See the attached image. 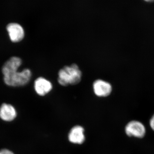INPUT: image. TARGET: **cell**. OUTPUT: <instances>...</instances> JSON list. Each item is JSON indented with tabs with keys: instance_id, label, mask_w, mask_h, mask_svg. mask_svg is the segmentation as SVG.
Segmentation results:
<instances>
[{
	"instance_id": "obj_7",
	"label": "cell",
	"mask_w": 154,
	"mask_h": 154,
	"mask_svg": "<svg viewBox=\"0 0 154 154\" xmlns=\"http://www.w3.org/2000/svg\"><path fill=\"white\" fill-rule=\"evenodd\" d=\"M15 107L11 104L4 103L0 107V118L4 121L11 122L17 117Z\"/></svg>"
},
{
	"instance_id": "obj_3",
	"label": "cell",
	"mask_w": 154,
	"mask_h": 154,
	"mask_svg": "<svg viewBox=\"0 0 154 154\" xmlns=\"http://www.w3.org/2000/svg\"><path fill=\"white\" fill-rule=\"evenodd\" d=\"M9 38L12 42L18 43L25 38V31L22 25L19 23H9L6 27Z\"/></svg>"
},
{
	"instance_id": "obj_6",
	"label": "cell",
	"mask_w": 154,
	"mask_h": 154,
	"mask_svg": "<svg viewBox=\"0 0 154 154\" xmlns=\"http://www.w3.org/2000/svg\"><path fill=\"white\" fill-rule=\"evenodd\" d=\"M52 89V83L44 77H38L34 82V89L38 96H45L49 94Z\"/></svg>"
},
{
	"instance_id": "obj_2",
	"label": "cell",
	"mask_w": 154,
	"mask_h": 154,
	"mask_svg": "<svg viewBox=\"0 0 154 154\" xmlns=\"http://www.w3.org/2000/svg\"><path fill=\"white\" fill-rule=\"evenodd\" d=\"M82 77V71L76 64L66 66L61 69L58 73L57 81L61 86L74 85L81 82Z\"/></svg>"
},
{
	"instance_id": "obj_4",
	"label": "cell",
	"mask_w": 154,
	"mask_h": 154,
	"mask_svg": "<svg viewBox=\"0 0 154 154\" xmlns=\"http://www.w3.org/2000/svg\"><path fill=\"white\" fill-rule=\"evenodd\" d=\"M125 132L127 135L131 137H143L145 135V127L142 122L137 120L129 122L125 127Z\"/></svg>"
},
{
	"instance_id": "obj_11",
	"label": "cell",
	"mask_w": 154,
	"mask_h": 154,
	"mask_svg": "<svg viewBox=\"0 0 154 154\" xmlns=\"http://www.w3.org/2000/svg\"><path fill=\"white\" fill-rule=\"evenodd\" d=\"M144 1H145L146 2H153L154 0H144Z\"/></svg>"
},
{
	"instance_id": "obj_5",
	"label": "cell",
	"mask_w": 154,
	"mask_h": 154,
	"mask_svg": "<svg viewBox=\"0 0 154 154\" xmlns=\"http://www.w3.org/2000/svg\"><path fill=\"white\" fill-rule=\"evenodd\" d=\"M93 88L94 94L99 97H107L111 94L112 91L111 84L102 79H97L94 81Z\"/></svg>"
},
{
	"instance_id": "obj_9",
	"label": "cell",
	"mask_w": 154,
	"mask_h": 154,
	"mask_svg": "<svg viewBox=\"0 0 154 154\" xmlns=\"http://www.w3.org/2000/svg\"><path fill=\"white\" fill-rule=\"evenodd\" d=\"M0 154H14L11 151L7 149H3L0 150Z\"/></svg>"
},
{
	"instance_id": "obj_10",
	"label": "cell",
	"mask_w": 154,
	"mask_h": 154,
	"mask_svg": "<svg viewBox=\"0 0 154 154\" xmlns=\"http://www.w3.org/2000/svg\"><path fill=\"white\" fill-rule=\"evenodd\" d=\"M149 125L152 130L154 131V114L150 120Z\"/></svg>"
},
{
	"instance_id": "obj_8",
	"label": "cell",
	"mask_w": 154,
	"mask_h": 154,
	"mask_svg": "<svg viewBox=\"0 0 154 154\" xmlns=\"http://www.w3.org/2000/svg\"><path fill=\"white\" fill-rule=\"evenodd\" d=\"M84 129L82 127L77 125L72 128L69 134V140L72 143L82 144L85 140Z\"/></svg>"
},
{
	"instance_id": "obj_1",
	"label": "cell",
	"mask_w": 154,
	"mask_h": 154,
	"mask_svg": "<svg viewBox=\"0 0 154 154\" xmlns=\"http://www.w3.org/2000/svg\"><path fill=\"white\" fill-rule=\"evenodd\" d=\"M22 60L17 56L12 57L3 65L2 72L4 82L7 85L12 87H22L29 83L32 74L29 69H25L19 71L22 64Z\"/></svg>"
}]
</instances>
